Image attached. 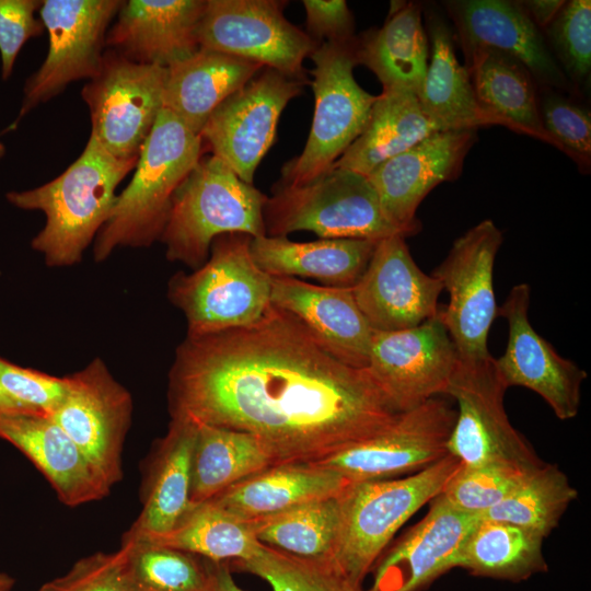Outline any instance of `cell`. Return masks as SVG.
Here are the masks:
<instances>
[{
  "label": "cell",
  "mask_w": 591,
  "mask_h": 591,
  "mask_svg": "<svg viewBox=\"0 0 591 591\" xmlns=\"http://www.w3.org/2000/svg\"><path fill=\"white\" fill-rule=\"evenodd\" d=\"M169 399L172 417L253 434L274 465L324 459L402 413L367 368L335 358L273 304L253 325L187 336L170 371Z\"/></svg>",
  "instance_id": "obj_1"
},
{
  "label": "cell",
  "mask_w": 591,
  "mask_h": 591,
  "mask_svg": "<svg viewBox=\"0 0 591 591\" xmlns=\"http://www.w3.org/2000/svg\"><path fill=\"white\" fill-rule=\"evenodd\" d=\"M137 161L115 158L90 134L79 158L59 176L38 187L5 195L16 208L44 213L45 224L31 246L43 255L48 267L81 262L115 206L117 186L135 170Z\"/></svg>",
  "instance_id": "obj_2"
},
{
  "label": "cell",
  "mask_w": 591,
  "mask_h": 591,
  "mask_svg": "<svg viewBox=\"0 0 591 591\" xmlns=\"http://www.w3.org/2000/svg\"><path fill=\"white\" fill-rule=\"evenodd\" d=\"M202 146L199 135L162 108L140 150L131 181L117 195L94 240L96 263L117 247H148L160 240L173 196L200 160Z\"/></svg>",
  "instance_id": "obj_3"
},
{
  "label": "cell",
  "mask_w": 591,
  "mask_h": 591,
  "mask_svg": "<svg viewBox=\"0 0 591 591\" xmlns=\"http://www.w3.org/2000/svg\"><path fill=\"white\" fill-rule=\"evenodd\" d=\"M462 463L448 454L398 479L351 483L340 494V521L332 566L361 588L398 529L422 506L442 493Z\"/></svg>",
  "instance_id": "obj_4"
},
{
  "label": "cell",
  "mask_w": 591,
  "mask_h": 591,
  "mask_svg": "<svg viewBox=\"0 0 591 591\" xmlns=\"http://www.w3.org/2000/svg\"><path fill=\"white\" fill-rule=\"evenodd\" d=\"M267 199L217 157H201L173 196L160 237L166 258L196 269L208 259L211 244L220 235H266Z\"/></svg>",
  "instance_id": "obj_5"
},
{
  "label": "cell",
  "mask_w": 591,
  "mask_h": 591,
  "mask_svg": "<svg viewBox=\"0 0 591 591\" xmlns=\"http://www.w3.org/2000/svg\"><path fill=\"white\" fill-rule=\"evenodd\" d=\"M252 236L216 237L209 258L190 274L174 275L167 296L187 322V336H205L258 322L271 305V276L251 254Z\"/></svg>",
  "instance_id": "obj_6"
},
{
  "label": "cell",
  "mask_w": 591,
  "mask_h": 591,
  "mask_svg": "<svg viewBox=\"0 0 591 591\" xmlns=\"http://www.w3.org/2000/svg\"><path fill=\"white\" fill-rule=\"evenodd\" d=\"M314 114L305 147L281 170L280 184L299 186L327 172L363 131L378 95L354 77L356 36L324 42L311 54Z\"/></svg>",
  "instance_id": "obj_7"
},
{
  "label": "cell",
  "mask_w": 591,
  "mask_h": 591,
  "mask_svg": "<svg viewBox=\"0 0 591 591\" xmlns=\"http://www.w3.org/2000/svg\"><path fill=\"white\" fill-rule=\"evenodd\" d=\"M264 222L268 236L304 230L321 239L379 241L402 234L385 219L366 175L333 166L303 185L278 183L264 207Z\"/></svg>",
  "instance_id": "obj_8"
},
{
  "label": "cell",
  "mask_w": 591,
  "mask_h": 591,
  "mask_svg": "<svg viewBox=\"0 0 591 591\" xmlns=\"http://www.w3.org/2000/svg\"><path fill=\"white\" fill-rule=\"evenodd\" d=\"M507 390L493 356L479 361L459 359L445 395L457 404L448 452L462 465L534 470L544 464L510 422L503 405Z\"/></svg>",
  "instance_id": "obj_9"
},
{
  "label": "cell",
  "mask_w": 591,
  "mask_h": 591,
  "mask_svg": "<svg viewBox=\"0 0 591 591\" xmlns=\"http://www.w3.org/2000/svg\"><path fill=\"white\" fill-rule=\"evenodd\" d=\"M286 4L278 0H206L196 27L198 46L310 83L303 61L318 44L285 18Z\"/></svg>",
  "instance_id": "obj_10"
},
{
  "label": "cell",
  "mask_w": 591,
  "mask_h": 591,
  "mask_svg": "<svg viewBox=\"0 0 591 591\" xmlns=\"http://www.w3.org/2000/svg\"><path fill=\"white\" fill-rule=\"evenodd\" d=\"M502 240L495 222L483 220L453 242L432 273L450 296L440 314L462 361L491 357L487 339L498 316L494 266Z\"/></svg>",
  "instance_id": "obj_11"
},
{
  "label": "cell",
  "mask_w": 591,
  "mask_h": 591,
  "mask_svg": "<svg viewBox=\"0 0 591 591\" xmlns=\"http://www.w3.org/2000/svg\"><path fill=\"white\" fill-rule=\"evenodd\" d=\"M125 0H42L40 21L48 33V51L25 80L16 121L36 106L101 70L109 25Z\"/></svg>",
  "instance_id": "obj_12"
},
{
  "label": "cell",
  "mask_w": 591,
  "mask_h": 591,
  "mask_svg": "<svg viewBox=\"0 0 591 591\" xmlns=\"http://www.w3.org/2000/svg\"><path fill=\"white\" fill-rule=\"evenodd\" d=\"M166 68L130 61L106 48L99 73L82 88L91 135L120 160L138 158L163 108Z\"/></svg>",
  "instance_id": "obj_13"
},
{
  "label": "cell",
  "mask_w": 591,
  "mask_h": 591,
  "mask_svg": "<svg viewBox=\"0 0 591 591\" xmlns=\"http://www.w3.org/2000/svg\"><path fill=\"white\" fill-rule=\"evenodd\" d=\"M456 409L436 396L402 412L379 433L309 463L343 475L349 483L414 474L449 454Z\"/></svg>",
  "instance_id": "obj_14"
},
{
  "label": "cell",
  "mask_w": 591,
  "mask_h": 591,
  "mask_svg": "<svg viewBox=\"0 0 591 591\" xmlns=\"http://www.w3.org/2000/svg\"><path fill=\"white\" fill-rule=\"evenodd\" d=\"M305 84L264 67L213 111L199 134L202 144L243 182L252 184L275 141L283 108Z\"/></svg>",
  "instance_id": "obj_15"
},
{
  "label": "cell",
  "mask_w": 591,
  "mask_h": 591,
  "mask_svg": "<svg viewBox=\"0 0 591 591\" xmlns=\"http://www.w3.org/2000/svg\"><path fill=\"white\" fill-rule=\"evenodd\" d=\"M67 379V395L50 418L112 488L121 478V451L131 419V396L101 358Z\"/></svg>",
  "instance_id": "obj_16"
},
{
  "label": "cell",
  "mask_w": 591,
  "mask_h": 591,
  "mask_svg": "<svg viewBox=\"0 0 591 591\" xmlns=\"http://www.w3.org/2000/svg\"><path fill=\"white\" fill-rule=\"evenodd\" d=\"M440 310L415 327L374 331L367 369L399 412L445 394L457 366Z\"/></svg>",
  "instance_id": "obj_17"
},
{
  "label": "cell",
  "mask_w": 591,
  "mask_h": 591,
  "mask_svg": "<svg viewBox=\"0 0 591 591\" xmlns=\"http://www.w3.org/2000/svg\"><path fill=\"white\" fill-rule=\"evenodd\" d=\"M530 294L528 283L515 285L498 308V316L508 324V341L495 364L508 389L523 386L535 392L558 419L569 420L579 413L587 372L561 357L533 328L529 320Z\"/></svg>",
  "instance_id": "obj_18"
},
{
  "label": "cell",
  "mask_w": 591,
  "mask_h": 591,
  "mask_svg": "<svg viewBox=\"0 0 591 591\" xmlns=\"http://www.w3.org/2000/svg\"><path fill=\"white\" fill-rule=\"evenodd\" d=\"M442 290L438 278L418 267L399 233L376 242L352 287L360 311L375 332L415 327L436 316Z\"/></svg>",
  "instance_id": "obj_19"
},
{
  "label": "cell",
  "mask_w": 591,
  "mask_h": 591,
  "mask_svg": "<svg viewBox=\"0 0 591 591\" xmlns=\"http://www.w3.org/2000/svg\"><path fill=\"white\" fill-rule=\"evenodd\" d=\"M476 140V130L439 131L367 175L385 219L405 237L420 230L416 211L425 197L461 175Z\"/></svg>",
  "instance_id": "obj_20"
},
{
  "label": "cell",
  "mask_w": 591,
  "mask_h": 591,
  "mask_svg": "<svg viewBox=\"0 0 591 591\" xmlns=\"http://www.w3.org/2000/svg\"><path fill=\"white\" fill-rule=\"evenodd\" d=\"M444 7L465 56L480 46L502 50L531 71L538 88L579 95L518 1L451 0Z\"/></svg>",
  "instance_id": "obj_21"
},
{
  "label": "cell",
  "mask_w": 591,
  "mask_h": 591,
  "mask_svg": "<svg viewBox=\"0 0 591 591\" xmlns=\"http://www.w3.org/2000/svg\"><path fill=\"white\" fill-rule=\"evenodd\" d=\"M479 518L452 507L441 495L376 566L367 591H419L454 568L457 553Z\"/></svg>",
  "instance_id": "obj_22"
},
{
  "label": "cell",
  "mask_w": 591,
  "mask_h": 591,
  "mask_svg": "<svg viewBox=\"0 0 591 591\" xmlns=\"http://www.w3.org/2000/svg\"><path fill=\"white\" fill-rule=\"evenodd\" d=\"M270 301L299 320L335 358L351 367L367 368L374 331L360 311L352 287L271 277Z\"/></svg>",
  "instance_id": "obj_23"
},
{
  "label": "cell",
  "mask_w": 591,
  "mask_h": 591,
  "mask_svg": "<svg viewBox=\"0 0 591 591\" xmlns=\"http://www.w3.org/2000/svg\"><path fill=\"white\" fill-rule=\"evenodd\" d=\"M206 0H128L105 45L126 59L169 68L199 50L196 27Z\"/></svg>",
  "instance_id": "obj_24"
},
{
  "label": "cell",
  "mask_w": 591,
  "mask_h": 591,
  "mask_svg": "<svg viewBox=\"0 0 591 591\" xmlns=\"http://www.w3.org/2000/svg\"><path fill=\"white\" fill-rule=\"evenodd\" d=\"M0 439L20 450L43 473L66 506L77 507L108 495L111 487L50 417L2 415Z\"/></svg>",
  "instance_id": "obj_25"
},
{
  "label": "cell",
  "mask_w": 591,
  "mask_h": 591,
  "mask_svg": "<svg viewBox=\"0 0 591 591\" xmlns=\"http://www.w3.org/2000/svg\"><path fill=\"white\" fill-rule=\"evenodd\" d=\"M426 22L429 61L417 94L422 109L443 131L503 127L477 100L470 73L455 55L454 36L444 19L431 12Z\"/></svg>",
  "instance_id": "obj_26"
},
{
  "label": "cell",
  "mask_w": 591,
  "mask_h": 591,
  "mask_svg": "<svg viewBox=\"0 0 591 591\" xmlns=\"http://www.w3.org/2000/svg\"><path fill=\"white\" fill-rule=\"evenodd\" d=\"M263 68L247 59L199 48L166 68L163 108L199 135L213 111Z\"/></svg>",
  "instance_id": "obj_27"
},
{
  "label": "cell",
  "mask_w": 591,
  "mask_h": 591,
  "mask_svg": "<svg viewBox=\"0 0 591 591\" xmlns=\"http://www.w3.org/2000/svg\"><path fill=\"white\" fill-rule=\"evenodd\" d=\"M356 56L358 65L376 76L383 90H401L417 95L429 61L421 4L391 2L381 27L356 36Z\"/></svg>",
  "instance_id": "obj_28"
},
{
  "label": "cell",
  "mask_w": 591,
  "mask_h": 591,
  "mask_svg": "<svg viewBox=\"0 0 591 591\" xmlns=\"http://www.w3.org/2000/svg\"><path fill=\"white\" fill-rule=\"evenodd\" d=\"M349 484L329 468L309 463L280 464L241 480L210 501L248 522L309 501L338 496Z\"/></svg>",
  "instance_id": "obj_29"
},
{
  "label": "cell",
  "mask_w": 591,
  "mask_h": 591,
  "mask_svg": "<svg viewBox=\"0 0 591 591\" xmlns=\"http://www.w3.org/2000/svg\"><path fill=\"white\" fill-rule=\"evenodd\" d=\"M378 241L321 239L293 242L287 236L252 237L251 254L271 277L313 278L334 287H354L366 270Z\"/></svg>",
  "instance_id": "obj_30"
},
{
  "label": "cell",
  "mask_w": 591,
  "mask_h": 591,
  "mask_svg": "<svg viewBox=\"0 0 591 591\" xmlns=\"http://www.w3.org/2000/svg\"><path fill=\"white\" fill-rule=\"evenodd\" d=\"M467 69L477 100L503 127L556 148L538 112V85L531 71L513 56L487 46L471 51Z\"/></svg>",
  "instance_id": "obj_31"
},
{
  "label": "cell",
  "mask_w": 591,
  "mask_h": 591,
  "mask_svg": "<svg viewBox=\"0 0 591 591\" xmlns=\"http://www.w3.org/2000/svg\"><path fill=\"white\" fill-rule=\"evenodd\" d=\"M198 426L187 417H172L157 453L140 515L125 538L154 536L172 530L193 506V455Z\"/></svg>",
  "instance_id": "obj_32"
},
{
  "label": "cell",
  "mask_w": 591,
  "mask_h": 591,
  "mask_svg": "<svg viewBox=\"0 0 591 591\" xmlns=\"http://www.w3.org/2000/svg\"><path fill=\"white\" fill-rule=\"evenodd\" d=\"M439 131L443 130L426 114L416 94L382 90L363 131L333 167L367 176L383 162Z\"/></svg>",
  "instance_id": "obj_33"
},
{
  "label": "cell",
  "mask_w": 591,
  "mask_h": 591,
  "mask_svg": "<svg viewBox=\"0 0 591 591\" xmlns=\"http://www.w3.org/2000/svg\"><path fill=\"white\" fill-rule=\"evenodd\" d=\"M197 426L192 505L208 501L241 480L274 466L268 451L253 434L205 424Z\"/></svg>",
  "instance_id": "obj_34"
},
{
  "label": "cell",
  "mask_w": 591,
  "mask_h": 591,
  "mask_svg": "<svg viewBox=\"0 0 591 591\" xmlns=\"http://www.w3.org/2000/svg\"><path fill=\"white\" fill-rule=\"evenodd\" d=\"M544 540L528 529L479 518L466 535L454 568L479 577L524 580L547 569Z\"/></svg>",
  "instance_id": "obj_35"
},
{
  "label": "cell",
  "mask_w": 591,
  "mask_h": 591,
  "mask_svg": "<svg viewBox=\"0 0 591 591\" xmlns=\"http://www.w3.org/2000/svg\"><path fill=\"white\" fill-rule=\"evenodd\" d=\"M136 540L179 549L216 563L233 564L254 558L263 547L248 522L236 519L210 500L193 505L169 532Z\"/></svg>",
  "instance_id": "obj_36"
},
{
  "label": "cell",
  "mask_w": 591,
  "mask_h": 591,
  "mask_svg": "<svg viewBox=\"0 0 591 591\" xmlns=\"http://www.w3.org/2000/svg\"><path fill=\"white\" fill-rule=\"evenodd\" d=\"M339 496L309 501L248 524L264 545L302 559L331 564L340 521Z\"/></svg>",
  "instance_id": "obj_37"
},
{
  "label": "cell",
  "mask_w": 591,
  "mask_h": 591,
  "mask_svg": "<svg viewBox=\"0 0 591 591\" xmlns=\"http://www.w3.org/2000/svg\"><path fill=\"white\" fill-rule=\"evenodd\" d=\"M577 496L567 475L557 465L544 463L479 518L507 522L546 537Z\"/></svg>",
  "instance_id": "obj_38"
},
{
  "label": "cell",
  "mask_w": 591,
  "mask_h": 591,
  "mask_svg": "<svg viewBox=\"0 0 591 591\" xmlns=\"http://www.w3.org/2000/svg\"><path fill=\"white\" fill-rule=\"evenodd\" d=\"M135 591H201L209 581L210 560L141 540H125Z\"/></svg>",
  "instance_id": "obj_39"
},
{
  "label": "cell",
  "mask_w": 591,
  "mask_h": 591,
  "mask_svg": "<svg viewBox=\"0 0 591 591\" xmlns=\"http://www.w3.org/2000/svg\"><path fill=\"white\" fill-rule=\"evenodd\" d=\"M234 566L263 578L274 591H363L331 564L302 559L264 544L257 556Z\"/></svg>",
  "instance_id": "obj_40"
},
{
  "label": "cell",
  "mask_w": 591,
  "mask_h": 591,
  "mask_svg": "<svg viewBox=\"0 0 591 591\" xmlns=\"http://www.w3.org/2000/svg\"><path fill=\"white\" fill-rule=\"evenodd\" d=\"M561 71L580 95L591 73V2L565 1L563 8L542 31Z\"/></svg>",
  "instance_id": "obj_41"
},
{
  "label": "cell",
  "mask_w": 591,
  "mask_h": 591,
  "mask_svg": "<svg viewBox=\"0 0 591 591\" xmlns=\"http://www.w3.org/2000/svg\"><path fill=\"white\" fill-rule=\"evenodd\" d=\"M534 470L505 464L461 465L440 495L452 507L479 518L506 499Z\"/></svg>",
  "instance_id": "obj_42"
},
{
  "label": "cell",
  "mask_w": 591,
  "mask_h": 591,
  "mask_svg": "<svg viewBox=\"0 0 591 591\" xmlns=\"http://www.w3.org/2000/svg\"><path fill=\"white\" fill-rule=\"evenodd\" d=\"M538 112L542 125L580 172L591 169V115L576 101L553 89L538 88Z\"/></svg>",
  "instance_id": "obj_43"
},
{
  "label": "cell",
  "mask_w": 591,
  "mask_h": 591,
  "mask_svg": "<svg viewBox=\"0 0 591 591\" xmlns=\"http://www.w3.org/2000/svg\"><path fill=\"white\" fill-rule=\"evenodd\" d=\"M128 558L129 547L123 543L114 553H96L78 560L66 575L38 591H135Z\"/></svg>",
  "instance_id": "obj_44"
},
{
  "label": "cell",
  "mask_w": 591,
  "mask_h": 591,
  "mask_svg": "<svg viewBox=\"0 0 591 591\" xmlns=\"http://www.w3.org/2000/svg\"><path fill=\"white\" fill-rule=\"evenodd\" d=\"M0 384L24 413L50 417L68 392V379L18 366L0 357Z\"/></svg>",
  "instance_id": "obj_45"
},
{
  "label": "cell",
  "mask_w": 591,
  "mask_h": 591,
  "mask_svg": "<svg viewBox=\"0 0 591 591\" xmlns=\"http://www.w3.org/2000/svg\"><path fill=\"white\" fill-rule=\"evenodd\" d=\"M42 0H0L1 78L8 80L24 44L40 36L44 24L35 16Z\"/></svg>",
  "instance_id": "obj_46"
},
{
  "label": "cell",
  "mask_w": 591,
  "mask_h": 591,
  "mask_svg": "<svg viewBox=\"0 0 591 591\" xmlns=\"http://www.w3.org/2000/svg\"><path fill=\"white\" fill-rule=\"evenodd\" d=\"M306 34L316 43L355 38V20L345 0H304Z\"/></svg>",
  "instance_id": "obj_47"
},
{
  "label": "cell",
  "mask_w": 591,
  "mask_h": 591,
  "mask_svg": "<svg viewBox=\"0 0 591 591\" xmlns=\"http://www.w3.org/2000/svg\"><path fill=\"white\" fill-rule=\"evenodd\" d=\"M518 2L541 31L552 23L565 3L563 0H526Z\"/></svg>",
  "instance_id": "obj_48"
},
{
  "label": "cell",
  "mask_w": 591,
  "mask_h": 591,
  "mask_svg": "<svg viewBox=\"0 0 591 591\" xmlns=\"http://www.w3.org/2000/svg\"><path fill=\"white\" fill-rule=\"evenodd\" d=\"M211 561V560H210ZM208 591H244L232 579L228 561H211Z\"/></svg>",
  "instance_id": "obj_49"
},
{
  "label": "cell",
  "mask_w": 591,
  "mask_h": 591,
  "mask_svg": "<svg viewBox=\"0 0 591 591\" xmlns=\"http://www.w3.org/2000/svg\"><path fill=\"white\" fill-rule=\"evenodd\" d=\"M10 413H24L5 394L1 384H0V416L10 414Z\"/></svg>",
  "instance_id": "obj_50"
},
{
  "label": "cell",
  "mask_w": 591,
  "mask_h": 591,
  "mask_svg": "<svg viewBox=\"0 0 591 591\" xmlns=\"http://www.w3.org/2000/svg\"><path fill=\"white\" fill-rule=\"evenodd\" d=\"M14 579L5 572L0 571V591H12Z\"/></svg>",
  "instance_id": "obj_51"
},
{
  "label": "cell",
  "mask_w": 591,
  "mask_h": 591,
  "mask_svg": "<svg viewBox=\"0 0 591 591\" xmlns=\"http://www.w3.org/2000/svg\"><path fill=\"white\" fill-rule=\"evenodd\" d=\"M5 154V148L4 146L0 142V159Z\"/></svg>",
  "instance_id": "obj_52"
},
{
  "label": "cell",
  "mask_w": 591,
  "mask_h": 591,
  "mask_svg": "<svg viewBox=\"0 0 591 591\" xmlns=\"http://www.w3.org/2000/svg\"><path fill=\"white\" fill-rule=\"evenodd\" d=\"M208 582H209V581H208ZM201 591H208V584H207V587H206L204 590H201Z\"/></svg>",
  "instance_id": "obj_53"
}]
</instances>
